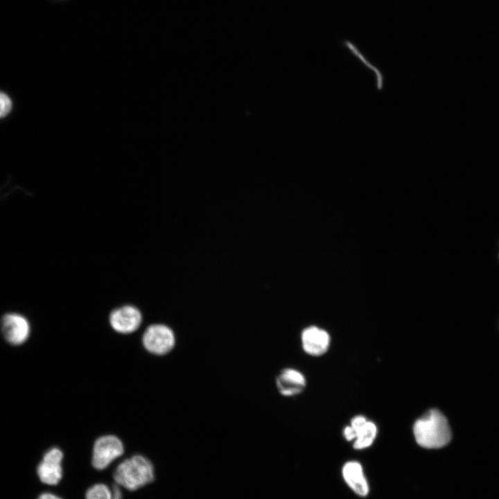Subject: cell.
<instances>
[{"label": "cell", "instance_id": "cell-5", "mask_svg": "<svg viewBox=\"0 0 499 499\" xmlns=\"http://www.w3.org/2000/svg\"><path fill=\"white\" fill-rule=\"evenodd\" d=\"M1 331L3 338L9 344L19 345L28 338L30 328L28 319L24 316L10 313L2 317Z\"/></svg>", "mask_w": 499, "mask_h": 499}, {"label": "cell", "instance_id": "cell-11", "mask_svg": "<svg viewBox=\"0 0 499 499\" xmlns=\"http://www.w3.org/2000/svg\"><path fill=\"white\" fill-rule=\"evenodd\" d=\"M342 474L347 484L358 494L366 496L369 487L364 476L361 465L356 462H349L344 464Z\"/></svg>", "mask_w": 499, "mask_h": 499}, {"label": "cell", "instance_id": "cell-4", "mask_svg": "<svg viewBox=\"0 0 499 499\" xmlns=\"http://www.w3.org/2000/svg\"><path fill=\"white\" fill-rule=\"evenodd\" d=\"M124 451L122 441L116 436L108 435L98 438L94 445L91 463L97 470H103Z\"/></svg>", "mask_w": 499, "mask_h": 499}, {"label": "cell", "instance_id": "cell-13", "mask_svg": "<svg viewBox=\"0 0 499 499\" xmlns=\"http://www.w3.org/2000/svg\"><path fill=\"white\" fill-rule=\"evenodd\" d=\"M12 103L10 98L0 91V119L6 116L11 111Z\"/></svg>", "mask_w": 499, "mask_h": 499}, {"label": "cell", "instance_id": "cell-10", "mask_svg": "<svg viewBox=\"0 0 499 499\" xmlns=\"http://www.w3.org/2000/svg\"><path fill=\"white\" fill-rule=\"evenodd\" d=\"M351 427L356 439L353 444L355 448L362 449L371 445L377 433L374 423L367 421L364 417L357 416L351 420Z\"/></svg>", "mask_w": 499, "mask_h": 499}, {"label": "cell", "instance_id": "cell-9", "mask_svg": "<svg viewBox=\"0 0 499 499\" xmlns=\"http://www.w3.org/2000/svg\"><path fill=\"white\" fill-rule=\"evenodd\" d=\"M306 384L304 376L292 368L283 369L276 378L277 388L284 396H294L301 393L306 387Z\"/></svg>", "mask_w": 499, "mask_h": 499}, {"label": "cell", "instance_id": "cell-7", "mask_svg": "<svg viewBox=\"0 0 499 499\" xmlns=\"http://www.w3.org/2000/svg\"><path fill=\"white\" fill-rule=\"evenodd\" d=\"M142 315L134 306L125 305L112 310L110 315V324L112 329L120 333L128 334L135 331L140 326Z\"/></svg>", "mask_w": 499, "mask_h": 499}, {"label": "cell", "instance_id": "cell-8", "mask_svg": "<svg viewBox=\"0 0 499 499\" xmlns=\"http://www.w3.org/2000/svg\"><path fill=\"white\" fill-rule=\"evenodd\" d=\"M304 351L311 356H321L326 352L330 344L329 333L317 326L306 328L301 335Z\"/></svg>", "mask_w": 499, "mask_h": 499}, {"label": "cell", "instance_id": "cell-3", "mask_svg": "<svg viewBox=\"0 0 499 499\" xmlns=\"http://www.w3.org/2000/svg\"><path fill=\"white\" fill-rule=\"evenodd\" d=\"M142 343L145 349L155 355H164L170 352L175 344V337L170 328L164 324L149 326L143 333Z\"/></svg>", "mask_w": 499, "mask_h": 499}, {"label": "cell", "instance_id": "cell-6", "mask_svg": "<svg viewBox=\"0 0 499 499\" xmlns=\"http://www.w3.org/2000/svg\"><path fill=\"white\" fill-rule=\"evenodd\" d=\"M62 452L55 447L44 453L37 470L41 482L49 485H56L59 483L62 476Z\"/></svg>", "mask_w": 499, "mask_h": 499}, {"label": "cell", "instance_id": "cell-14", "mask_svg": "<svg viewBox=\"0 0 499 499\" xmlns=\"http://www.w3.org/2000/svg\"><path fill=\"white\" fill-rule=\"evenodd\" d=\"M38 499H62L61 498L50 493H44L41 494Z\"/></svg>", "mask_w": 499, "mask_h": 499}, {"label": "cell", "instance_id": "cell-1", "mask_svg": "<svg viewBox=\"0 0 499 499\" xmlns=\"http://www.w3.org/2000/svg\"><path fill=\"white\" fill-rule=\"evenodd\" d=\"M413 432L417 442L422 447L437 448L446 445L451 439L448 420L438 410L432 409L416 421Z\"/></svg>", "mask_w": 499, "mask_h": 499}, {"label": "cell", "instance_id": "cell-12", "mask_svg": "<svg viewBox=\"0 0 499 499\" xmlns=\"http://www.w3.org/2000/svg\"><path fill=\"white\" fill-rule=\"evenodd\" d=\"M86 499H114L113 491L104 484H96L88 489Z\"/></svg>", "mask_w": 499, "mask_h": 499}, {"label": "cell", "instance_id": "cell-2", "mask_svg": "<svg viewBox=\"0 0 499 499\" xmlns=\"http://www.w3.org/2000/svg\"><path fill=\"white\" fill-rule=\"evenodd\" d=\"M113 477L118 484L135 491L154 480V467L146 457L135 455L119 464Z\"/></svg>", "mask_w": 499, "mask_h": 499}]
</instances>
